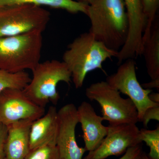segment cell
<instances>
[{
  "instance_id": "5b68a950",
  "label": "cell",
  "mask_w": 159,
  "mask_h": 159,
  "mask_svg": "<svg viewBox=\"0 0 159 159\" xmlns=\"http://www.w3.org/2000/svg\"><path fill=\"white\" fill-rule=\"evenodd\" d=\"M86 97L100 106L103 120L110 125L135 124L139 122L136 107L129 98H122L120 93L106 81L94 83L85 90Z\"/></svg>"
},
{
  "instance_id": "4316f807",
  "label": "cell",
  "mask_w": 159,
  "mask_h": 159,
  "mask_svg": "<svg viewBox=\"0 0 159 159\" xmlns=\"http://www.w3.org/2000/svg\"><path fill=\"white\" fill-rule=\"evenodd\" d=\"M90 0H79V2H82L86 3V4H89Z\"/></svg>"
},
{
  "instance_id": "cb8c5ba5",
  "label": "cell",
  "mask_w": 159,
  "mask_h": 159,
  "mask_svg": "<svg viewBox=\"0 0 159 159\" xmlns=\"http://www.w3.org/2000/svg\"><path fill=\"white\" fill-rule=\"evenodd\" d=\"M142 87L147 89L152 90V89H155L157 90L158 92L159 91V78L151 80L150 81L146 83L141 84Z\"/></svg>"
},
{
  "instance_id": "603a6c76",
  "label": "cell",
  "mask_w": 159,
  "mask_h": 159,
  "mask_svg": "<svg viewBox=\"0 0 159 159\" xmlns=\"http://www.w3.org/2000/svg\"><path fill=\"white\" fill-rule=\"evenodd\" d=\"M7 132V126L0 124V159H5L4 148Z\"/></svg>"
},
{
  "instance_id": "52a82bcc",
  "label": "cell",
  "mask_w": 159,
  "mask_h": 159,
  "mask_svg": "<svg viewBox=\"0 0 159 159\" xmlns=\"http://www.w3.org/2000/svg\"><path fill=\"white\" fill-rule=\"evenodd\" d=\"M134 59L125 60L119 66L116 73L108 76L106 81L120 93L128 96L136 107L139 122L148 107L159 105L148 97L152 90L142 87L137 79L136 63Z\"/></svg>"
},
{
  "instance_id": "30bf717a",
  "label": "cell",
  "mask_w": 159,
  "mask_h": 159,
  "mask_svg": "<svg viewBox=\"0 0 159 159\" xmlns=\"http://www.w3.org/2000/svg\"><path fill=\"white\" fill-rule=\"evenodd\" d=\"M58 129L56 139L60 159H83L87 151L80 147L76 137V126L78 123L77 108L70 103L57 111Z\"/></svg>"
},
{
  "instance_id": "ac0fdd59",
  "label": "cell",
  "mask_w": 159,
  "mask_h": 159,
  "mask_svg": "<svg viewBox=\"0 0 159 159\" xmlns=\"http://www.w3.org/2000/svg\"><path fill=\"white\" fill-rule=\"evenodd\" d=\"M140 139L149 148L148 156L150 159H159V127L152 130L141 129Z\"/></svg>"
},
{
  "instance_id": "8992f818",
  "label": "cell",
  "mask_w": 159,
  "mask_h": 159,
  "mask_svg": "<svg viewBox=\"0 0 159 159\" xmlns=\"http://www.w3.org/2000/svg\"><path fill=\"white\" fill-rule=\"evenodd\" d=\"M51 19V13L33 5L0 6V37L32 31L43 32Z\"/></svg>"
},
{
  "instance_id": "8fae6325",
  "label": "cell",
  "mask_w": 159,
  "mask_h": 159,
  "mask_svg": "<svg viewBox=\"0 0 159 159\" xmlns=\"http://www.w3.org/2000/svg\"><path fill=\"white\" fill-rule=\"evenodd\" d=\"M78 123L81 124L85 148L88 151L97 148L106 136L108 126L102 124L103 118L97 115L90 103L83 101L77 108Z\"/></svg>"
},
{
  "instance_id": "3957f363",
  "label": "cell",
  "mask_w": 159,
  "mask_h": 159,
  "mask_svg": "<svg viewBox=\"0 0 159 159\" xmlns=\"http://www.w3.org/2000/svg\"><path fill=\"white\" fill-rule=\"evenodd\" d=\"M42 32L0 37V70L15 73L32 70L40 62Z\"/></svg>"
},
{
  "instance_id": "9a60e30c",
  "label": "cell",
  "mask_w": 159,
  "mask_h": 159,
  "mask_svg": "<svg viewBox=\"0 0 159 159\" xmlns=\"http://www.w3.org/2000/svg\"><path fill=\"white\" fill-rule=\"evenodd\" d=\"M142 55L151 79L159 78V23L157 17L149 34L142 37Z\"/></svg>"
},
{
  "instance_id": "6da1fadb",
  "label": "cell",
  "mask_w": 159,
  "mask_h": 159,
  "mask_svg": "<svg viewBox=\"0 0 159 159\" xmlns=\"http://www.w3.org/2000/svg\"><path fill=\"white\" fill-rule=\"evenodd\" d=\"M86 15L89 32L109 48L119 51L128 35V16L124 0H90Z\"/></svg>"
},
{
  "instance_id": "9c48e42d",
  "label": "cell",
  "mask_w": 159,
  "mask_h": 159,
  "mask_svg": "<svg viewBox=\"0 0 159 159\" xmlns=\"http://www.w3.org/2000/svg\"><path fill=\"white\" fill-rule=\"evenodd\" d=\"M140 129L135 124L109 125L108 131L100 145L89 152L83 159H106L121 155L130 147L142 143Z\"/></svg>"
},
{
  "instance_id": "d6986e66",
  "label": "cell",
  "mask_w": 159,
  "mask_h": 159,
  "mask_svg": "<svg viewBox=\"0 0 159 159\" xmlns=\"http://www.w3.org/2000/svg\"><path fill=\"white\" fill-rule=\"evenodd\" d=\"M25 159H60L56 143H51L30 150Z\"/></svg>"
},
{
  "instance_id": "4fadbf2b",
  "label": "cell",
  "mask_w": 159,
  "mask_h": 159,
  "mask_svg": "<svg viewBox=\"0 0 159 159\" xmlns=\"http://www.w3.org/2000/svg\"><path fill=\"white\" fill-rule=\"evenodd\" d=\"M57 129V110L55 107L51 106L47 113L32 122L29 134L30 150L56 143Z\"/></svg>"
},
{
  "instance_id": "ba28073f",
  "label": "cell",
  "mask_w": 159,
  "mask_h": 159,
  "mask_svg": "<svg viewBox=\"0 0 159 159\" xmlns=\"http://www.w3.org/2000/svg\"><path fill=\"white\" fill-rule=\"evenodd\" d=\"M45 113V107L35 104L23 89H8L0 92V124L7 126L21 120L34 121Z\"/></svg>"
},
{
  "instance_id": "e0dca14e",
  "label": "cell",
  "mask_w": 159,
  "mask_h": 159,
  "mask_svg": "<svg viewBox=\"0 0 159 159\" xmlns=\"http://www.w3.org/2000/svg\"><path fill=\"white\" fill-rule=\"evenodd\" d=\"M31 80L25 71L12 73L0 70V92L8 89H24Z\"/></svg>"
},
{
  "instance_id": "2e32d148",
  "label": "cell",
  "mask_w": 159,
  "mask_h": 159,
  "mask_svg": "<svg viewBox=\"0 0 159 159\" xmlns=\"http://www.w3.org/2000/svg\"><path fill=\"white\" fill-rule=\"evenodd\" d=\"M33 5L61 9L73 14L86 15L88 4L74 0H0V6L12 5Z\"/></svg>"
},
{
  "instance_id": "d4e9b609",
  "label": "cell",
  "mask_w": 159,
  "mask_h": 159,
  "mask_svg": "<svg viewBox=\"0 0 159 159\" xmlns=\"http://www.w3.org/2000/svg\"><path fill=\"white\" fill-rule=\"evenodd\" d=\"M149 99L152 102L159 103V93H152V92L148 95Z\"/></svg>"
},
{
  "instance_id": "277c9868",
  "label": "cell",
  "mask_w": 159,
  "mask_h": 159,
  "mask_svg": "<svg viewBox=\"0 0 159 159\" xmlns=\"http://www.w3.org/2000/svg\"><path fill=\"white\" fill-rule=\"evenodd\" d=\"M31 71L32 78L23 89L26 96L41 107H45L50 102L57 104L60 99L57 84L64 82L70 84L72 80L66 65L57 60L46 61L40 62Z\"/></svg>"
},
{
  "instance_id": "5bb4252c",
  "label": "cell",
  "mask_w": 159,
  "mask_h": 159,
  "mask_svg": "<svg viewBox=\"0 0 159 159\" xmlns=\"http://www.w3.org/2000/svg\"><path fill=\"white\" fill-rule=\"evenodd\" d=\"M128 16L129 30L124 47L131 51L141 50L146 25L142 0H124Z\"/></svg>"
},
{
  "instance_id": "7a4b0ae2",
  "label": "cell",
  "mask_w": 159,
  "mask_h": 159,
  "mask_svg": "<svg viewBox=\"0 0 159 159\" xmlns=\"http://www.w3.org/2000/svg\"><path fill=\"white\" fill-rule=\"evenodd\" d=\"M118 52L109 48L89 31L80 34L69 44L63 55L62 61L70 71L75 87L80 89L89 73L102 70L103 62L117 57Z\"/></svg>"
},
{
  "instance_id": "7402d4cb",
  "label": "cell",
  "mask_w": 159,
  "mask_h": 159,
  "mask_svg": "<svg viewBox=\"0 0 159 159\" xmlns=\"http://www.w3.org/2000/svg\"><path fill=\"white\" fill-rule=\"evenodd\" d=\"M142 151V143L129 148L119 159H138Z\"/></svg>"
},
{
  "instance_id": "ffe728a7",
  "label": "cell",
  "mask_w": 159,
  "mask_h": 159,
  "mask_svg": "<svg viewBox=\"0 0 159 159\" xmlns=\"http://www.w3.org/2000/svg\"><path fill=\"white\" fill-rule=\"evenodd\" d=\"M143 12L146 20V25L143 36L148 35L152 24L157 18L159 0H142Z\"/></svg>"
},
{
  "instance_id": "7c38bea8",
  "label": "cell",
  "mask_w": 159,
  "mask_h": 159,
  "mask_svg": "<svg viewBox=\"0 0 159 159\" xmlns=\"http://www.w3.org/2000/svg\"><path fill=\"white\" fill-rule=\"evenodd\" d=\"M33 121L21 120L7 125L5 159H25L30 151L29 134Z\"/></svg>"
},
{
  "instance_id": "44dd1931",
  "label": "cell",
  "mask_w": 159,
  "mask_h": 159,
  "mask_svg": "<svg viewBox=\"0 0 159 159\" xmlns=\"http://www.w3.org/2000/svg\"><path fill=\"white\" fill-rule=\"evenodd\" d=\"M151 120L159 121V105L148 107L145 110L141 120L144 127H148V122Z\"/></svg>"
},
{
  "instance_id": "484cf974",
  "label": "cell",
  "mask_w": 159,
  "mask_h": 159,
  "mask_svg": "<svg viewBox=\"0 0 159 159\" xmlns=\"http://www.w3.org/2000/svg\"><path fill=\"white\" fill-rule=\"evenodd\" d=\"M138 159H150L148 157V155H146L145 152H142V153L140 155Z\"/></svg>"
}]
</instances>
